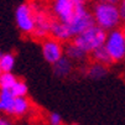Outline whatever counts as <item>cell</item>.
Instances as JSON below:
<instances>
[{
  "label": "cell",
  "instance_id": "6da1fadb",
  "mask_svg": "<svg viewBox=\"0 0 125 125\" xmlns=\"http://www.w3.org/2000/svg\"><path fill=\"white\" fill-rule=\"evenodd\" d=\"M51 9L53 19L67 25L72 24L88 11L87 0H52Z\"/></svg>",
  "mask_w": 125,
  "mask_h": 125
},
{
  "label": "cell",
  "instance_id": "7a4b0ae2",
  "mask_svg": "<svg viewBox=\"0 0 125 125\" xmlns=\"http://www.w3.org/2000/svg\"><path fill=\"white\" fill-rule=\"evenodd\" d=\"M95 26L100 27L104 31H112L118 29L121 22V15L118 5L98 1L92 10Z\"/></svg>",
  "mask_w": 125,
  "mask_h": 125
},
{
  "label": "cell",
  "instance_id": "3957f363",
  "mask_svg": "<svg viewBox=\"0 0 125 125\" xmlns=\"http://www.w3.org/2000/svg\"><path fill=\"white\" fill-rule=\"evenodd\" d=\"M106 31L102 30L98 26H92L84 32L77 35L72 39V42L79 47L82 51H84L88 56H91V53L95 51L97 48L104 46L105 39H106Z\"/></svg>",
  "mask_w": 125,
  "mask_h": 125
},
{
  "label": "cell",
  "instance_id": "277c9868",
  "mask_svg": "<svg viewBox=\"0 0 125 125\" xmlns=\"http://www.w3.org/2000/svg\"><path fill=\"white\" fill-rule=\"evenodd\" d=\"M104 47L110 56L112 62H121L125 60V36L123 30L115 29L106 33Z\"/></svg>",
  "mask_w": 125,
  "mask_h": 125
},
{
  "label": "cell",
  "instance_id": "5b68a950",
  "mask_svg": "<svg viewBox=\"0 0 125 125\" xmlns=\"http://www.w3.org/2000/svg\"><path fill=\"white\" fill-rule=\"evenodd\" d=\"M33 12H35V30L31 36L37 40H45L50 37L51 25L53 21V17L39 4H31Z\"/></svg>",
  "mask_w": 125,
  "mask_h": 125
},
{
  "label": "cell",
  "instance_id": "8992f818",
  "mask_svg": "<svg viewBox=\"0 0 125 125\" xmlns=\"http://www.w3.org/2000/svg\"><path fill=\"white\" fill-rule=\"evenodd\" d=\"M15 22L22 33L32 35L35 30V12L29 3L20 4L15 10Z\"/></svg>",
  "mask_w": 125,
  "mask_h": 125
},
{
  "label": "cell",
  "instance_id": "52a82bcc",
  "mask_svg": "<svg viewBox=\"0 0 125 125\" xmlns=\"http://www.w3.org/2000/svg\"><path fill=\"white\" fill-rule=\"evenodd\" d=\"M41 51H42V56L45 61L52 66L56 62H58L63 57V53H64L62 42L57 41L56 39H53L51 36L42 41Z\"/></svg>",
  "mask_w": 125,
  "mask_h": 125
},
{
  "label": "cell",
  "instance_id": "ba28073f",
  "mask_svg": "<svg viewBox=\"0 0 125 125\" xmlns=\"http://www.w3.org/2000/svg\"><path fill=\"white\" fill-rule=\"evenodd\" d=\"M50 36L56 39L60 42H69L73 39V35L71 32L68 25L62 22V21H58L56 19H53V21H52Z\"/></svg>",
  "mask_w": 125,
  "mask_h": 125
},
{
  "label": "cell",
  "instance_id": "9c48e42d",
  "mask_svg": "<svg viewBox=\"0 0 125 125\" xmlns=\"http://www.w3.org/2000/svg\"><path fill=\"white\" fill-rule=\"evenodd\" d=\"M94 19H93V15L91 11H87L84 15H82L81 17H78V19L76 21H73L72 24H69L68 27L71 30V32H72L73 37L77 36V35L84 32L85 30H88L89 27L94 26Z\"/></svg>",
  "mask_w": 125,
  "mask_h": 125
},
{
  "label": "cell",
  "instance_id": "30bf717a",
  "mask_svg": "<svg viewBox=\"0 0 125 125\" xmlns=\"http://www.w3.org/2000/svg\"><path fill=\"white\" fill-rule=\"evenodd\" d=\"M15 95L9 89H1L0 88V112L11 115L15 103Z\"/></svg>",
  "mask_w": 125,
  "mask_h": 125
},
{
  "label": "cell",
  "instance_id": "8fae6325",
  "mask_svg": "<svg viewBox=\"0 0 125 125\" xmlns=\"http://www.w3.org/2000/svg\"><path fill=\"white\" fill-rule=\"evenodd\" d=\"M52 67H53V72H55V74H56L57 77L64 78V77L69 76L71 72H72L73 63H72V61H71L69 58H67V57L63 56L58 62H56Z\"/></svg>",
  "mask_w": 125,
  "mask_h": 125
},
{
  "label": "cell",
  "instance_id": "7c38bea8",
  "mask_svg": "<svg viewBox=\"0 0 125 125\" xmlns=\"http://www.w3.org/2000/svg\"><path fill=\"white\" fill-rule=\"evenodd\" d=\"M66 57L69 58L72 62H83L88 57V55L79 47H77L72 41H69L66 46Z\"/></svg>",
  "mask_w": 125,
  "mask_h": 125
},
{
  "label": "cell",
  "instance_id": "4fadbf2b",
  "mask_svg": "<svg viewBox=\"0 0 125 125\" xmlns=\"http://www.w3.org/2000/svg\"><path fill=\"white\" fill-rule=\"evenodd\" d=\"M30 108H31V104L26 97H16L11 115L12 116H22L29 113Z\"/></svg>",
  "mask_w": 125,
  "mask_h": 125
},
{
  "label": "cell",
  "instance_id": "5bb4252c",
  "mask_svg": "<svg viewBox=\"0 0 125 125\" xmlns=\"http://www.w3.org/2000/svg\"><path fill=\"white\" fill-rule=\"evenodd\" d=\"M91 57H92L94 63H98V64H102V66H105V67H108L110 63H113L112 60H110V56L108 55V52H106L104 46L93 51L91 53Z\"/></svg>",
  "mask_w": 125,
  "mask_h": 125
},
{
  "label": "cell",
  "instance_id": "9a60e30c",
  "mask_svg": "<svg viewBox=\"0 0 125 125\" xmlns=\"http://www.w3.org/2000/svg\"><path fill=\"white\" fill-rule=\"evenodd\" d=\"M85 74L87 77L92 78V79H100L106 74V67L93 62L91 66H88L85 68Z\"/></svg>",
  "mask_w": 125,
  "mask_h": 125
},
{
  "label": "cell",
  "instance_id": "2e32d148",
  "mask_svg": "<svg viewBox=\"0 0 125 125\" xmlns=\"http://www.w3.org/2000/svg\"><path fill=\"white\" fill-rule=\"evenodd\" d=\"M15 56L12 53H0V67L3 72H11L15 67Z\"/></svg>",
  "mask_w": 125,
  "mask_h": 125
},
{
  "label": "cell",
  "instance_id": "e0dca14e",
  "mask_svg": "<svg viewBox=\"0 0 125 125\" xmlns=\"http://www.w3.org/2000/svg\"><path fill=\"white\" fill-rule=\"evenodd\" d=\"M19 81L11 72H3L0 74V88L1 89H10L15 85V83Z\"/></svg>",
  "mask_w": 125,
  "mask_h": 125
},
{
  "label": "cell",
  "instance_id": "ac0fdd59",
  "mask_svg": "<svg viewBox=\"0 0 125 125\" xmlns=\"http://www.w3.org/2000/svg\"><path fill=\"white\" fill-rule=\"evenodd\" d=\"M11 93L15 95V97H26L27 95V91H29V88H27V84L24 82V81H17L15 83V85L10 89Z\"/></svg>",
  "mask_w": 125,
  "mask_h": 125
},
{
  "label": "cell",
  "instance_id": "d6986e66",
  "mask_svg": "<svg viewBox=\"0 0 125 125\" xmlns=\"http://www.w3.org/2000/svg\"><path fill=\"white\" fill-rule=\"evenodd\" d=\"M48 123L51 125H62V118L57 113H51L48 115Z\"/></svg>",
  "mask_w": 125,
  "mask_h": 125
},
{
  "label": "cell",
  "instance_id": "ffe728a7",
  "mask_svg": "<svg viewBox=\"0 0 125 125\" xmlns=\"http://www.w3.org/2000/svg\"><path fill=\"white\" fill-rule=\"evenodd\" d=\"M118 8H119V11L121 15V19L125 20V0H120V3L118 4Z\"/></svg>",
  "mask_w": 125,
  "mask_h": 125
},
{
  "label": "cell",
  "instance_id": "44dd1931",
  "mask_svg": "<svg viewBox=\"0 0 125 125\" xmlns=\"http://www.w3.org/2000/svg\"><path fill=\"white\" fill-rule=\"evenodd\" d=\"M99 1H103V3H109V4H115L118 5L120 3V0H99Z\"/></svg>",
  "mask_w": 125,
  "mask_h": 125
},
{
  "label": "cell",
  "instance_id": "7402d4cb",
  "mask_svg": "<svg viewBox=\"0 0 125 125\" xmlns=\"http://www.w3.org/2000/svg\"><path fill=\"white\" fill-rule=\"evenodd\" d=\"M0 125H11V123L8 120V119H4V118H0Z\"/></svg>",
  "mask_w": 125,
  "mask_h": 125
},
{
  "label": "cell",
  "instance_id": "603a6c76",
  "mask_svg": "<svg viewBox=\"0 0 125 125\" xmlns=\"http://www.w3.org/2000/svg\"><path fill=\"white\" fill-rule=\"evenodd\" d=\"M123 33H124V36H125V25H124V27H123Z\"/></svg>",
  "mask_w": 125,
  "mask_h": 125
},
{
  "label": "cell",
  "instance_id": "cb8c5ba5",
  "mask_svg": "<svg viewBox=\"0 0 125 125\" xmlns=\"http://www.w3.org/2000/svg\"><path fill=\"white\" fill-rule=\"evenodd\" d=\"M3 73V69H1V67H0V74H1Z\"/></svg>",
  "mask_w": 125,
  "mask_h": 125
},
{
  "label": "cell",
  "instance_id": "d4e9b609",
  "mask_svg": "<svg viewBox=\"0 0 125 125\" xmlns=\"http://www.w3.org/2000/svg\"><path fill=\"white\" fill-rule=\"evenodd\" d=\"M74 125H78V124H74Z\"/></svg>",
  "mask_w": 125,
  "mask_h": 125
}]
</instances>
